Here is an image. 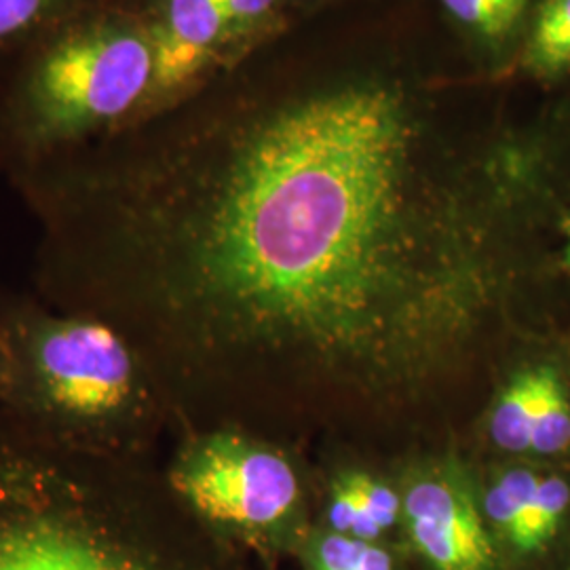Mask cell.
Wrapping results in <instances>:
<instances>
[{"label": "cell", "mask_w": 570, "mask_h": 570, "mask_svg": "<svg viewBox=\"0 0 570 570\" xmlns=\"http://www.w3.org/2000/svg\"><path fill=\"white\" fill-rule=\"evenodd\" d=\"M530 63L541 75L570 68V0H548L530 39Z\"/></svg>", "instance_id": "12"}, {"label": "cell", "mask_w": 570, "mask_h": 570, "mask_svg": "<svg viewBox=\"0 0 570 570\" xmlns=\"http://www.w3.org/2000/svg\"><path fill=\"white\" fill-rule=\"evenodd\" d=\"M402 522L429 570L497 569L487 520L456 471L416 475L402 494Z\"/></svg>", "instance_id": "6"}, {"label": "cell", "mask_w": 570, "mask_h": 570, "mask_svg": "<svg viewBox=\"0 0 570 570\" xmlns=\"http://www.w3.org/2000/svg\"><path fill=\"white\" fill-rule=\"evenodd\" d=\"M11 180L41 228L35 294L119 330L186 429L303 379L419 391L494 305L482 266L421 233L406 112L383 87L186 140L140 119Z\"/></svg>", "instance_id": "1"}, {"label": "cell", "mask_w": 570, "mask_h": 570, "mask_svg": "<svg viewBox=\"0 0 570 570\" xmlns=\"http://www.w3.org/2000/svg\"><path fill=\"white\" fill-rule=\"evenodd\" d=\"M174 501L148 456L70 449L0 407V570H178L157 539Z\"/></svg>", "instance_id": "2"}, {"label": "cell", "mask_w": 570, "mask_h": 570, "mask_svg": "<svg viewBox=\"0 0 570 570\" xmlns=\"http://www.w3.org/2000/svg\"><path fill=\"white\" fill-rule=\"evenodd\" d=\"M165 478L195 520L245 537L279 529L301 501L292 461L244 428L186 429Z\"/></svg>", "instance_id": "5"}, {"label": "cell", "mask_w": 570, "mask_h": 570, "mask_svg": "<svg viewBox=\"0 0 570 570\" xmlns=\"http://www.w3.org/2000/svg\"><path fill=\"white\" fill-rule=\"evenodd\" d=\"M313 570H395L387 551L374 541L341 532H324L311 548Z\"/></svg>", "instance_id": "13"}, {"label": "cell", "mask_w": 570, "mask_h": 570, "mask_svg": "<svg viewBox=\"0 0 570 570\" xmlns=\"http://www.w3.org/2000/svg\"><path fill=\"white\" fill-rule=\"evenodd\" d=\"M226 21H228V41L249 32L256 23L265 20L275 0H223Z\"/></svg>", "instance_id": "15"}, {"label": "cell", "mask_w": 570, "mask_h": 570, "mask_svg": "<svg viewBox=\"0 0 570 570\" xmlns=\"http://www.w3.org/2000/svg\"><path fill=\"white\" fill-rule=\"evenodd\" d=\"M94 0H0V49L32 45Z\"/></svg>", "instance_id": "11"}, {"label": "cell", "mask_w": 570, "mask_h": 570, "mask_svg": "<svg viewBox=\"0 0 570 570\" xmlns=\"http://www.w3.org/2000/svg\"><path fill=\"white\" fill-rule=\"evenodd\" d=\"M157 51L140 11L94 0L28 51L0 98V169H21L102 140L148 115Z\"/></svg>", "instance_id": "4"}, {"label": "cell", "mask_w": 570, "mask_h": 570, "mask_svg": "<svg viewBox=\"0 0 570 570\" xmlns=\"http://www.w3.org/2000/svg\"><path fill=\"white\" fill-rule=\"evenodd\" d=\"M4 379H7V353H4V345L0 341V397L4 391Z\"/></svg>", "instance_id": "16"}, {"label": "cell", "mask_w": 570, "mask_h": 570, "mask_svg": "<svg viewBox=\"0 0 570 570\" xmlns=\"http://www.w3.org/2000/svg\"><path fill=\"white\" fill-rule=\"evenodd\" d=\"M459 21L489 39H501L515 28L529 0H442Z\"/></svg>", "instance_id": "14"}, {"label": "cell", "mask_w": 570, "mask_h": 570, "mask_svg": "<svg viewBox=\"0 0 570 570\" xmlns=\"http://www.w3.org/2000/svg\"><path fill=\"white\" fill-rule=\"evenodd\" d=\"M327 520L334 532L376 541L402 520V494L362 471L345 473L332 487Z\"/></svg>", "instance_id": "10"}, {"label": "cell", "mask_w": 570, "mask_h": 570, "mask_svg": "<svg viewBox=\"0 0 570 570\" xmlns=\"http://www.w3.org/2000/svg\"><path fill=\"white\" fill-rule=\"evenodd\" d=\"M564 235H567V249H564V265L570 271V216L564 223Z\"/></svg>", "instance_id": "17"}, {"label": "cell", "mask_w": 570, "mask_h": 570, "mask_svg": "<svg viewBox=\"0 0 570 570\" xmlns=\"http://www.w3.org/2000/svg\"><path fill=\"white\" fill-rule=\"evenodd\" d=\"M569 484L562 478L513 468L497 475L484 497V513L520 553L541 551L567 518Z\"/></svg>", "instance_id": "9"}, {"label": "cell", "mask_w": 570, "mask_h": 570, "mask_svg": "<svg viewBox=\"0 0 570 570\" xmlns=\"http://www.w3.org/2000/svg\"><path fill=\"white\" fill-rule=\"evenodd\" d=\"M142 18L157 51L153 106L195 81L228 41L223 0H153L150 13Z\"/></svg>", "instance_id": "7"}, {"label": "cell", "mask_w": 570, "mask_h": 570, "mask_svg": "<svg viewBox=\"0 0 570 570\" xmlns=\"http://www.w3.org/2000/svg\"><path fill=\"white\" fill-rule=\"evenodd\" d=\"M0 407L70 449L148 456L169 412L142 353L102 320L0 292Z\"/></svg>", "instance_id": "3"}, {"label": "cell", "mask_w": 570, "mask_h": 570, "mask_svg": "<svg viewBox=\"0 0 570 570\" xmlns=\"http://www.w3.org/2000/svg\"><path fill=\"white\" fill-rule=\"evenodd\" d=\"M490 438L505 452L558 454L570 446V397L562 376L550 366L518 372L499 393Z\"/></svg>", "instance_id": "8"}]
</instances>
